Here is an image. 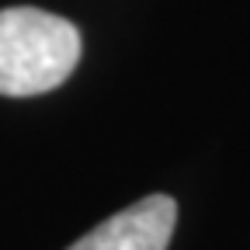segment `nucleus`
<instances>
[{
    "label": "nucleus",
    "instance_id": "f257e3e1",
    "mask_svg": "<svg viewBox=\"0 0 250 250\" xmlns=\"http://www.w3.org/2000/svg\"><path fill=\"white\" fill-rule=\"evenodd\" d=\"M80 59V31L73 21L39 7L0 11V94L35 98L56 90Z\"/></svg>",
    "mask_w": 250,
    "mask_h": 250
},
{
    "label": "nucleus",
    "instance_id": "f03ea898",
    "mask_svg": "<svg viewBox=\"0 0 250 250\" xmlns=\"http://www.w3.org/2000/svg\"><path fill=\"white\" fill-rule=\"evenodd\" d=\"M177 223L170 195H146L80 236L70 250H167Z\"/></svg>",
    "mask_w": 250,
    "mask_h": 250
}]
</instances>
